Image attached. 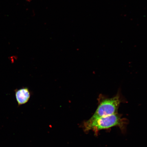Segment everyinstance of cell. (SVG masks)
Returning <instances> with one entry per match:
<instances>
[{"instance_id": "6da1fadb", "label": "cell", "mask_w": 147, "mask_h": 147, "mask_svg": "<svg viewBox=\"0 0 147 147\" xmlns=\"http://www.w3.org/2000/svg\"><path fill=\"white\" fill-rule=\"evenodd\" d=\"M125 120L117 113L100 117L92 121L88 120L84 123L86 131L93 130L95 133L100 130L117 126L123 129L125 125Z\"/></svg>"}, {"instance_id": "7a4b0ae2", "label": "cell", "mask_w": 147, "mask_h": 147, "mask_svg": "<svg viewBox=\"0 0 147 147\" xmlns=\"http://www.w3.org/2000/svg\"><path fill=\"white\" fill-rule=\"evenodd\" d=\"M120 102L119 95H117L113 98L104 99L100 101L96 111L89 120L92 121L100 117L117 113Z\"/></svg>"}, {"instance_id": "3957f363", "label": "cell", "mask_w": 147, "mask_h": 147, "mask_svg": "<svg viewBox=\"0 0 147 147\" xmlns=\"http://www.w3.org/2000/svg\"><path fill=\"white\" fill-rule=\"evenodd\" d=\"M15 94L18 106L26 104L29 100L31 93L29 88L23 87L15 91Z\"/></svg>"}]
</instances>
